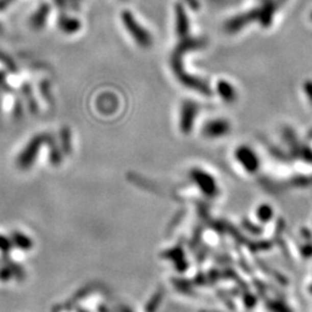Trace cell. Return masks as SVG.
<instances>
[{
	"label": "cell",
	"mask_w": 312,
	"mask_h": 312,
	"mask_svg": "<svg viewBox=\"0 0 312 312\" xmlns=\"http://www.w3.org/2000/svg\"><path fill=\"white\" fill-rule=\"evenodd\" d=\"M123 21L126 29L129 30V33L132 35V37L135 39L140 46L142 47H149L153 43V38L146 29L142 26H140L137 20L134 19L133 14L131 12H124L123 13Z\"/></svg>",
	"instance_id": "obj_1"
},
{
	"label": "cell",
	"mask_w": 312,
	"mask_h": 312,
	"mask_svg": "<svg viewBox=\"0 0 312 312\" xmlns=\"http://www.w3.org/2000/svg\"><path fill=\"white\" fill-rule=\"evenodd\" d=\"M42 145L41 138H35L32 142L22 151L21 155L17 157L16 164L21 170H27L34 164L35 159H36L39 148Z\"/></svg>",
	"instance_id": "obj_2"
},
{
	"label": "cell",
	"mask_w": 312,
	"mask_h": 312,
	"mask_svg": "<svg viewBox=\"0 0 312 312\" xmlns=\"http://www.w3.org/2000/svg\"><path fill=\"white\" fill-rule=\"evenodd\" d=\"M198 110L199 107L193 101H185L183 103V107L181 110V129L183 132H190L193 123L196 121V117L198 115Z\"/></svg>",
	"instance_id": "obj_3"
},
{
	"label": "cell",
	"mask_w": 312,
	"mask_h": 312,
	"mask_svg": "<svg viewBox=\"0 0 312 312\" xmlns=\"http://www.w3.org/2000/svg\"><path fill=\"white\" fill-rule=\"evenodd\" d=\"M258 15H259L258 14V8H256V10H253L251 12L244 13V14H241V15H237L235 17H232V19L228 21L227 25H226L227 32L232 33V34L238 32L239 29L244 28L245 26L250 23V22H252L254 20H258Z\"/></svg>",
	"instance_id": "obj_4"
},
{
	"label": "cell",
	"mask_w": 312,
	"mask_h": 312,
	"mask_svg": "<svg viewBox=\"0 0 312 312\" xmlns=\"http://www.w3.org/2000/svg\"><path fill=\"white\" fill-rule=\"evenodd\" d=\"M176 14V33L181 38H186L188 32H190V21L186 14V11L182 4L175 5Z\"/></svg>",
	"instance_id": "obj_5"
},
{
	"label": "cell",
	"mask_w": 312,
	"mask_h": 312,
	"mask_svg": "<svg viewBox=\"0 0 312 312\" xmlns=\"http://www.w3.org/2000/svg\"><path fill=\"white\" fill-rule=\"evenodd\" d=\"M230 130V125L226 119L209 121L204 127V134L210 138H218L227 134Z\"/></svg>",
	"instance_id": "obj_6"
},
{
	"label": "cell",
	"mask_w": 312,
	"mask_h": 312,
	"mask_svg": "<svg viewBox=\"0 0 312 312\" xmlns=\"http://www.w3.org/2000/svg\"><path fill=\"white\" fill-rule=\"evenodd\" d=\"M276 10V4L273 0H267L263 5L258 8V21L263 26V27H269L273 19L274 13Z\"/></svg>",
	"instance_id": "obj_7"
},
{
	"label": "cell",
	"mask_w": 312,
	"mask_h": 312,
	"mask_svg": "<svg viewBox=\"0 0 312 312\" xmlns=\"http://www.w3.org/2000/svg\"><path fill=\"white\" fill-rule=\"evenodd\" d=\"M0 261L4 263L8 270L12 272L13 278L17 281L25 280L26 279V271L23 267H22L19 262H16L15 260L10 257V254H3L2 258H0Z\"/></svg>",
	"instance_id": "obj_8"
},
{
	"label": "cell",
	"mask_w": 312,
	"mask_h": 312,
	"mask_svg": "<svg viewBox=\"0 0 312 312\" xmlns=\"http://www.w3.org/2000/svg\"><path fill=\"white\" fill-rule=\"evenodd\" d=\"M10 238L13 243V247L19 248L22 251H29L34 247L33 239L21 231H13Z\"/></svg>",
	"instance_id": "obj_9"
},
{
	"label": "cell",
	"mask_w": 312,
	"mask_h": 312,
	"mask_svg": "<svg viewBox=\"0 0 312 312\" xmlns=\"http://www.w3.org/2000/svg\"><path fill=\"white\" fill-rule=\"evenodd\" d=\"M217 90H218V94L221 96V99L225 100L226 102H229V103L234 102L237 98L234 86L226 80H220L217 83Z\"/></svg>",
	"instance_id": "obj_10"
},
{
	"label": "cell",
	"mask_w": 312,
	"mask_h": 312,
	"mask_svg": "<svg viewBox=\"0 0 312 312\" xmlns=\"http://www.w3.org/2000/svg\"><path fill=\"white\" fill-rule=\"evenodd\" d=\"M13 248L14 247H13V243L10 237L0 234V252L3 254H10Z\"/></svg>",
	"instance_id": "obj_11"
},
{
	"label": "cell",
	"mask_w": 312,
	"mask_h": 312,
	"mask_svg": "<svg viewBox=\"0 0 312 312\" xmlns=\"http://www.w3.org/2000/svg\"><path fill=\"white\" fill-rule=\"evenodd\" d=\"M238 157L239 160H242L244 162V163H247L248 165H252L254 163V155L252 154L251 151H249L247 148H242L238 151Z\"/></svg>",
	"instance_id": "obj_12"
},
{
	"label": "cell",
	"mask_w": 312,
	"mask_h": 312,
	"mask_svg": "<svg viewBox=\"0 0 312 312\" xmlns=\"http://www.w3.org/2000/svg\"><path fill=\"white\" fill-rule=\"evenodd\" d=\"M12 279H14L13 278L12 272L8 270L4 263L3 265L0 263V281H2V282H8V281H11Z\"/></svg>",
	"instance_id": "obj_13"
},
{
	"label": "cell",
	"mask_w": 312,
	"mask_h": 312,
	"mask_svg": "<svg viewBox=\"0 0 312 312\" xmlns=\"http://www.w3.org/2000/svg\"><path fill=\"white\" fill-rule=\"evenodd\" d=\"M304 91L307 95V98H309V100L312 102V82L311 81H307L306 83H304Z\"/></svg>",
	"instance_id": "obj_14"
},
{
	"label": "cell",
	"mask_w": 312,
	"mask_h": 312,
	"mask_svg": "<svg viewBox=\"0 0 312 312\" xmlns=\"http://www.w3.org/2000/svg\"><path fill=\"white\" fill-rule=\"evenodd\" d=\"M184 2H185V4H187V6H190L192 10H199L200 4L198 0H184Z\"/></svg>",
	"instance_id": "obj_15"
},
{
	"label": "cell",
	"mask_w": 312,
	"mask_h": 312,
	"mask_svg": "<svg viewBox=\"0 0 312 312\" xmlns=\"http://www.w3.org/2000/svg\"><path fill=\"white\" fill-rule=\"evenodd\" d=\"M0 263H2V261H0Z\"/></svg>",
	"instance_id": "obj_16"
}]
</instances>
